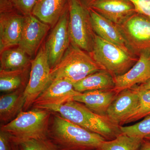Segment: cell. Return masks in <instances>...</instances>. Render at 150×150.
I'll list each match as a JSON object with an SVG mask.
<instances>
[{
  "label": "cell",
  "instance_id": "cell-12",
  "mask_svg": "<svg viewBox=\"0 0 150 150\" xmlns=\"http://www.w3.org/2000/svg\"><path fill=\"white\" fill-rule=\"evenodd\" d=\"M49 29L50 25L40 21L32 13L25 16L18 46L28 56H33Z\"/></svg>",
  "mask_w": 150,
  "mask_h": 150
},
{
  "label": "cell",
  "instance_id": "cell-29",
  "mask_svg": "<svg viewBox=\"0 0 150 150\" xmlns=\"http://www.w3.org/2000/svg\"><path fill=\"white\" fill-rule=\"evenodd\" d=\"M132 88L138 91L150 90V79L144 83L140 84L139 85L134 86Z\"/></svg>",
  "mask_w": 150,
  "mask_h": 150
},
{
  "label": "cell",
  "instance_id": "cell-23",
  "mask_svg": "<svg viewBox=\"0 0 150 150\" xmlns=\"http://www.w3.org/2000/svg\"><path fill=\"white\" fill-rule=\"evenodd\" d=\"M144 139L121 133L114 139L103 142L98 150H139Z\"/></svg>",
  "mask_w": 150,
  "mask_h": 150
},
{
  "label": "cell",
  "instance_id": "cell-25",
  "mask_svg": "<svg viewBox=\"0 0 150 150\" xmlns=\"http://www.w3.org/2000/svg\"><path fill=\"white\" fill-rule=\"evenodd\" d=\"M20 150H59L48 138L30 139L17 143Z\"/></svg>",
  "mask_w": 150,
  "mask_h": 150
},
{
  "label": "cell",
  "instance_id": "cell-16",
  "mask_svg": "<svg viewBox=\"0 0 150 150\" xmlns=\"http://www.w3.org/2000/svg\"><path fill=\"white\" fill-rule=\"evenodd\" d=\"M88 8L91 23L94 33L104 40L120 46L126 51L132 52L128 47L118 25L105 18L92 8Z\"/></svg>",
  "mask_w": 150,
  "mask_h": 150
},
{
  "label": "cell",
  "instance_id": "cell-19",
  "mask_svg": "<svg viewBox=\"0 0 150 150\" xmlns=\"http://www.w3.org/2000/svg\"><path fill=\"white\" fill-rule=\"evenodd\" d=\"M24 90H18L1 96L0 120L1 122L8 123L23 109L25 103Z\"/></svg>",
  "mask_w": 150,
  "mask_h": 150
},
{
  "label": "cell",
  "instance_id": "cell-28",
  "mask_svg": "<svg viewBox=\"0 0 150 150\" xmlns=\"http://www.w3.org/2000/svg\"><path fill=\"white\" fill-rule=\"evenodd\" d=\"M16 144L9 134L1 130L0 150H13Z\"/></svg>",
  "mask_w": 150,
  "mask_h": 150
},
{
  "label": "cell",
  "instance_id": "cell-1",
  "mask_svg": "<svg viewBox=\"0 0 150 150\" xmlns=\"http://www.w3.org/2000/svg\"><path fill=\"white\" fill-rule=\"evenodd\" d=\"M48 138L59 150H98L105 139L84 129L59 114L51 117Z\"/></svg>",
  "mask_w": 150,
  "mask_h": 150
},
{
  "label": "cell",
  "instance_id": "cell-15",
  "mask_svg": "<svg viewBox=\"0 0 150 150\" xmlns=\"http://www.w3.org/2000/svg\"><path fill=\"white\" fill-rule=\"evenodd\" d=\"M89 8L118 25L136 13L129 0H97Z\"/></svg>",
  "mask_w": 150,
  "mask_h": 150
},
{
  "label": "cell",
  "instance_id": "cell-17",
  "mask_svg": "<svg viewBox=\"0 0 150 150\" xmlns=\"http://www.w3.org/2000/svg\"><path fill=\"white\" fill-rule=\"evenodd\" d=\"M118 94L113 89L91 91L81 93L73 100L83 103L97 114L106 116L108 108Z\"/></svg>",
  "mask_w": 150,
  "mask_h": 150
},
{
  "label": "cell",
  "instance_id": "cell-14",
  "mask_svg": "<svg viewBox=\"0 0 150 150\" xmlns=\"http://www.w3.org/2000/svg\"><path fill=\"white\" fill-rule=\"evenodd\" d=\"M150 79V54L143 53L139 56L137 63L125 74L114 77L117 93L142 84Z\"/></svg>",
  "mask_w": 150,
  "mask_h": 150
},
{
  "label": "cell",
  "instance_id": "cell-4",
  "mask_svg": "<svg viewBox=\"0 0 150 150\" xmlns=\"http://www.w3.org/2000/svg\"><path fill=\"white\" fill-rule=\"evenodd\" d=\"M102 70L90 54L70 43L61 61L51 69V81L65 79L74 84Z\"/></svg>",
  "mask_w": 150,
  "mask_h": 150
},
{
  "label": "cell",
  "instance_id": "cell-13",
  "mask_svg": "<svg viewBox=\"0 0 150 150\" xmlns=\"http://www.w3.org/2000/svg\"><path fill=\"white\" fill-rule=\"evenodd\" d=\"M25 16L15 12L0 13V52L18 46Z\"/></svg>",
  "mask_w": 150,
  "mask_h": 150
},
{
  "label": "cell",
  "instance_id": "cell-6",
  "mask_svg": "<svg viewBox=\"0 0 150 150\" xmlns=\"http://www.w3.org/2000/svg\"><path fill=\"white\" fill-rule=\"evenodd\" d=\"M70 43L88 52L92 51L94 32L88 8L81 0H68Z\"/></svg>",
  "mask_w": 150,
  "mask_h": 150
},
{
  "label": "cell",
  "instance_id": "cell-8",
  "mask_svg": "<svg viewBox=\"0 0 150 150\" xmlns=\"http://www.w3.org/2000/svg\"><path fill=\"white\" fill-rule=\"evenodd\" d=\"M118 25L133 54H150V18L136 13Z\"/></svg>",
  "mask_w": 150,
  "mask_h": 150
},
{
  "label": "cell",
  "instance_id": "cell-32",
  "mask_svg": "<svg viewBox=\"0 0 150 150\" xmlns=\"http://www.w3.org/2000/svg\"><path fill=\"white\" fill-rule=\"evenodd\" d=\"M13 150H20L19 148L18 145L17 144H16Z\"/></svg>",
  "mask_w": 150,
  "mask_h": 150
},
{
  "label": "cell",
  "instance_id": "cell-33",
  "mask_svg": "<svg viewBox=\"0 0 150 150\" xmlns=\"http://www.w3.org/2000/svg\"><path fill=\"white\" fill-rule=\"evenodd\" d=\"M144 139L150 141V134L146 136V137H145Z\"/></svg>",
  "mask_w": 150,
  "mask_h": 150
},
{
  "label": "cell",
  "instance_id": "cell-5",
  "mask_svg": "<svg viewBox=\"0 0 150 150\" xmlns=\"http://www.w3.org/2000/svg\"><path fill=\"white\" fill-rule=\"evenodd\" d=\"M90 54L98 64L113 77L125 74L139 59L132 52L104 40L95 33L92 51Z\"/></svg>",
  "mask_w": 150,
  "mask_h": 150
},
{
  "label": "cell",
  "instance_id": "cell-27",
  "mask_svg": "<svg viewBox=\"0 0 150 150\" xmlns=\"http://www.w3.org/2000/svg\"><path fill=\"white\" fill-rule=\"evenodd\" d=\"M133 4L136 13L150 18V0H129Z\"/></svg>",
  "mask_w": 150,
  "mask_h": 150
},
{
  "label": "cell",
  "instance_id": "cell-31",
  "mask_svg": "<svg viewBox=\"0 0 150 150\" xmlns=\"http://www.w3.org/2000/svg\"><path fill=\"white\" fill-rule=\"evenodd\" d=\"M81 1L87 7L89 8L93 3L97 0H81Z\"/></svg>",
  "mask_w": 150,
  "mask_h": 150
},
{
  "label": "cell",
  "instance_id": "cell-10",
  "mask_svg": "<svg viewBox=\"0 0 150 150\" xmlns=\"http://www.w3.org/2000/svg\"><path fill=\"white\" fill-rule=\"evenodd\" d=\"M81 93L76 91L73 84L65 79H56L51 83L33 103L34 108L50 110L54 108L73 100Z\"/></svg>",
  "mask_w": 150,
  "mask_h": 150
},
{
  "label": "cell",
  "instance_id": "cell-20",
  "mask_svg": "<svg viewBox=\"0 0 150 150\" xmlns=\"http://www.w3.org/2000/svg\"><path fill=\"white\" fill-rule=\"evenodd\" d=\"M76 91L80 93L95 90H108L115 87L114 77L105 70H102L87 76L73 84Z\"/></svg>",
  "mask_w": 150,
  "mask_h": 150
},
{
  "label": "cell",
  "instance_id": "cell-24",
  "mask_svg": "<svg viewBox=\"0 0 150 150\" xmlns=\"http://www.w3.org/2000/svg\"><path fill=\"white\" fill-rule=\"evenodd\" d=\"M36 0H0V13L13 11L25 16L32 13Z\"/></svg>",
  "mask_w": 150,
  "mask_h": 150
},
{
  "label": "cell",
  "instance_id": "cell-30",
  "mask_svg": "<svg viewBox=\"0 0 150 150\" xmlns=\"http://www.w3.org/2000/svg\"><path fill=\"white\" fill-rule=\"evenodd\" d=\"M139 150H150V141L144 139Z\"/></svg>",
  "mask_w": 150,
  "mask_h": 150
},
{
  "label": "cell",
  "instance_id": "cell-7",
  "mask_svg": "<svg viewBox=\"0 0 150 150\" xmlns=\"http://www.w3.org/2000/svg\"><path fill=\"white\" fill-rule=\"evenodd\" d=\"M51 68L44 46L40 47L31 61L29 78L24 90L25 103L23 109L27 110L51 83Z\"/></svg>",
  "mask_w": 150,
  "mask_h": 150
},
{
  "label": "cell",
  "instance_id": "cell-2",
  "mask_svg": "<svg viewBox=\"0 0 150 150\" xmlns=\"http://www.w3.org/2000/svg\"><path fill=\"white\" fill-rule=\"evenodd\" d=\"M65 119L88 131L102 136L107 141L115 139L121 132L107 116L97 114L81 103L71 100L53 108Z\"/></svg>",
  "mask_w": 150,
  "mask_h": 150
},
{
  "label": "cell",
  "instance_id": "cell-18",
  "mask_svg": "<svg viewBox=\"0 0 150 150\" xmlns=\"http://www.w3.org/2000/svg\"><path fill=\"white\" fill-rule=\"evenodd\" d=\"M68 0H36L32 14L44 23L53 25L61 17Z\"/></svg>",
  "mask_w": 150,
  "mask_h": 150
},
{
  "label": "cell",
  "instance_id": "cell-34",
  "mask_svg": "<svg viewBox=\"0 0 150 150\" xmlns=\"http://www.w3.org/2000/svg\"></svg>",
  "mask_w": 150,
  "mask_h": 150
},
{
  "label": "cell",
  "instance_id": "cell-9",
  "mask_svg": "<svg viewBox=\"0 0 150 150\" xmlns=\"http://www.w3.org/2000/svg\"><path fill=\"white\" fill-rule=\"evenodd\" d=\"M69 11L68 4L61 17L52 30L44 45L51 69L61 61L70 44L68 24Z\"/></svg>",
  "mask_w": 150,
  "mask_h": 150
},
{
  "label": "cell",
  "instance_id": "cell-26",
  "mask_svg": "<svg viewBox=\"0 0 150 150\" xmlns=\"http://www.w3.org/2000/svg\"><path fill=\"white\" fill-rule=\"evenodd\" d=\"M139 93L140 100L139 108L126 123L139 120L150 114V90L139 91Z\"/></svg>",
  "mask_w": 150,
  "mask_h": 150
},
{
  "label": "cell",
  "instance_id": "cell-3",
  "mask_svg": "<svg viewBox=\"0 0 150 150\" xmlns=\"http://www.w3.org/2000/svg\"><path fill=\"white\" fill-rule=\"evenodd\" d=\"M52 111L34 108L21 111L15 118L1 126V130L11 135L15 143L30 139L48 138Z\"/></svg>",
  "mask_w": 150,
  "mask_h": 150
},
{
  "label": "cell",
  "instance_id": "cell-21",
  "mask_svg": "<svg viewBox=\"0 0 150 150\" xmlns=\"http://www.w3.org/2000/svg\"><path fill=\"white\" fill-rule=\"evenodd\" d=\"M0 52V70L16 71L29 69L31 67L28 55L18 46L7 48Z\"/></svg>",
  "mask_w": 150,
  "mask_h": 150
},
{
  "label": "cell",
  "instance_id": "cell-11",
  "mask_svg": "<svg viewBox=\"0 0 150 150\" xmlns=\"http://www.w3.org/2000/svg\"><path fill=\"white\" fill-rule=\"evenodd\" d=\"M139 102V91L132 88L124 90L110 105L106 116L115 125L121 126L137 112Z\"/></svg>",
  "mask_w": 150,
  "mask_h": 150
},
{
  "label": "cell",
  "instance_id": "cell-22",
  "mask_svg": "<svg viewBox=\"0 0 150 150\" xmlns=\"http://www.w3.org/2000/svg\"><path fill=\"white\" fill-rule=\"evenodd\" d=\"M29 69L16 71L0 70V91L8 93L25 89Z\"/></svg>",
  "mask_w": 150,
  "mask_h": 150
}]
</instances>
